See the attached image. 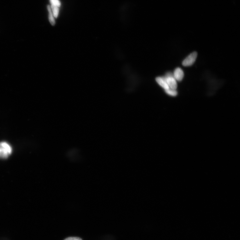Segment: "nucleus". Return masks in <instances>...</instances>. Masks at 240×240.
I'll return each mask as SVG.
<instances>
[{"label": "nucleus", "mask_w": 240, "mask_h": 240, "mask_svg": "<svg viewBox=\"0 0 240 240\" xmlns=\"http://www.w3.org/2000/svg\"><path fill=\"white\" fill-rule=\"evenodd\" d=\"M164 77L168 86L171 89L176 90L177 87V81L174 78L173 74L168 73Z\"/></svg>", "instance_id": "nucleus-1"}, {"label": "nucleus", "mask_w": 240, "mask_h": 240, "mask_svg": "<svg viewBox=\"0 0 240 240\" xmlns=\"http://www.w3.org/2000/svg\"><path fill=\"white\" fill-rule=\"evenodd\" d=\"M197 56L198 54L196 52L192 53L184 60L182 62V65L184 66H192L195 62Z\"/></svg>", "instance_id": "nucleus-2"}, {"label": "nucleus", "mask_w": 240, "mask_h": 240, "mask_svg": "<svg viewBox=\"0 0 240 240\" xmlns=\"http://www.w3.org/2000/svg\"><path fill=\"white\" fill-rule=\"evenodd\" d=\"M156 81L161 87H162L165 90L170 89L169 86L165 80L164 76L157 77L156 78Z\"/></svg>", "instance_id": "nucleus-3"}, {"label": "nucleus", "mask_w": 240, "mask_h": 240, "mask_svg": "<svg viewBox=\"0 0 240 240\" xmlns=\"http://www.w3.org/2000/svg\"><path fill=\"white\" fill-rule=\"evenodd\" d=\"M173 76L176 81H181L184 77V72L181 68H177L175 69Z\"/></svg>", "instance_id": "nucleus-4"}, {"label": "nucleus", "mask_w": 240, "mask_h": 240, "mask_svg": "<svg viewBox=\"0 0 240 240\" xmlns=\"http://www.w3.org/2000/svg\"><path fill=\"white\" fill-rule=\"evenodd\" d=\"M47 8L49 13V22L52 26H54L56 25V21L55 20V18L53 14L51 7L49 5H48L47 6Z\"/></svg>", "instance_id": "nucleus-5"}, {"label": "nucleus", "mask_w": 240, "mask_h": 240, "mask_svg": "<svg viewBox=\"0 0 240 240\" xmlns=\"http://www.w3.org/2000/svg\"><path fill=\"white\" fill-rule=\"evenodd\" d=\"M0 147H1L5 150L10 155L11 154L12 149L11 146L9 144L5 142L0 143Z\"/></svg>", "instance_id": "nucleus-6"}, {"label": "nucleus", "mask_w": 240, "mask_h": 240, "mask_svg": "<svg viewBox=\"0 0 240 240\" xmlns=\"http://www.w3.org/2000/svg\"><path fill=\"white\" fill-rule=\"evenodd\" d=\"M50 7H51L52 11L54 18H57L59 16V7L51 5Z\"/></svg>", "instance_id": "nucleus-7"}, {"label": "nucleus", "mask_w": 240, "mask_h": 240, "mask_svg": "<svg viewBox=\"0 0 240 240\" xmlns=\"http://www.w3.org/2000/svg\"><path fill=\"white\" fill-rule=\"evenodd\" d=\"M9 154L4 149L0 147V158L6 159L8 157Z\"/></svg>", "instance_id": "nucleus-8"}, {"label": "nucleus", "mask_w": 240, "mask_h": 240, "mask_svg": "<svg viewBox=\"0 0 240 240\" xmlns=\"http://www.w3.org/2000/svg\"><path fill=\"white\" fill-rule=\"evenodd\" d=\"M165 91L167 94L172 97H176L178 94V92L176 90H172L170 88L169 90Z\"/></svg>", "instance_id": "nucleus-9"}, {"label": "nucleus", "mask_w": 240, "mask_h": 240, "mask_svg": "<svg viewBox=\"0 0 240 240\" xmlns=\"http://www.w3.org/2000/svg\"><path fill=\"white\" fill-rule=\"evenodd\" d=\"M51 6L59 7L61 6V4L60 0H49Z\"/></svg>", "instance_id": "nucleus-10"}, {"label": "nucleus", "mask_w": 240, "mask_h": 240, "mask_svg": "<svg viewBox=\"0 0 240 240\" xmlns=\"http://www.w3.org/2000/svg\"><path fill=\"white\" fill-rule=\"evenodd\" d=\"M64 240H83L82 239L78 237H69Z\"/></svg>", "instance_id": "nucleus-11"}]
</instances>
